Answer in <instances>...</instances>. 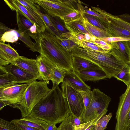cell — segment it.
<instances>
[{
	"mask_svg": "<svg viewBox=\"0 0 130 130\" xmlns=\"http://www.w3.org/2000/svg\"><path fill=\"white\" fill-rule=\"evenodd\" d=\"M30 115L48 123L55 124L70 115L68 103L58 85L53 84L50 91L37 104Z\"/></svg>",
	"mask_w": 130,
	"mask_h": 130,
	"instance_id": "1",
	"label": "cell"
},
{
	"mask_svg": "<svg viewBox=\"0 0 130 130\" xmlns=\"http://www.w3.org/2000/svg\"><path fill=\"white\" fill-rule=\"evenodd\" d=\"M58 37L46 30L37 33L34 39L38 52L56 67L74 71L73 56L60 44Z\"/></svg>",
	"mask_w": 130,
	"mask_h": 130,
	"instance_id": "2",
	"label": "cell"
},
{
	"mask_svg": "<svg viewBox=\"0 0 130 130\" xmlns=\"http://www.w3.org/2000/svg\"><path fill=\"white\" fill-rule=\"evenodd\" d=\"M71 52L73 56L83 58L98 65L109 78L114 77L126 64L110 51L102 53L86 47L76 45L72 47Z\"/></svg>",
	"mask_w": 130,
	"mask_h": 130,
	"instance_id": "3",
	"label": "cell"
},
{
	"mask_svg": "<svg viewBox=\"0 0 130 130\" xmlns=\"http://www.w3.org/2000/svg\"><path fill=\"white\" fill-rule=\"evenodd\" d=\"M51 89L43 80H36L29 84L24 93L21 104L18 108L21 111L22 118L30 115L34 107Z\"/></svg>",
	"mask_w": 130,
	"mask_h": 130,
	"instance_id": "4",
	"label": "cell"
},
{
	"mask_svg": "<svg viewBox=\"0 0 130 130\" xmlns=\"http://www.w3.org/2000/svg\"><path fill=\"white\" fill-rule=\"evenodd\" d=\"M48 14L61 18L84 9L80 1L76 0H31Z\"/></svg>",
	"mask_w": 130,
	"mask_h": 130,
	"instance_id": "5",
	"label": "cell"
},
{
	"mask_svg": "<svg viewBox=\"0 0 130 130\" xmlns=\"http://www.w3.org/2000/svg\"><path fill=\"white\" fill-rule=\"evenodd\" d=\"M92 91L93 95L91 103L81 116L85 122L93 120L103 112L107 111L111 100L109 96L99 89L94 88Z\"/></svg>",
	"mask_w": 130,
	"mask_h": 130,
	"instance_id": "6",
	"label": "cell"
},
{
	"mask_svg": "<svg viewBox=\"0 0 130 130\" xmlns=\"http://www.w3.org/2000/svg\"><path fill=\"white\" fill-rule=\"evenodd\" d=\"M29 84H15L0 88V110L7 105L18 109Z\"/></svg>",
	"mask_w": 130,
	"mask_h": 130,
	"instance_id": "7",
	"label": "cell"
},
{
	"mask_svg": "<svg viewBox=\"0 0 130 130\" xmlns=\"http://www.w3.org/2000/svg\"><path fill=\"white\" fill-rule=\"evenodd\" d=\"M62 91L68 104L70 114L82 116L85 110L83 99L79 92L67 85H62Z\"/></svg>",
	"mask_w": 130,
	"mask_h": 130,
	"instance_id": "8",
	"label": "cell"
},
{
	"mask_svg": "<svg viewBox=\"0 0 130 130\" xmlns=\"http://www.w3.org/2000/svg\"><path fill=\"white\" fill-rule=\"evenodd\" d=\"M130 109V84L120 98L116 113L117 122L115 130H122L127 115Z\"/></svg>",
	"mask_w": 130,
	"mask_h": 130,
	"instance_id": "9",
	"label": "cell"
},
{
	"mask_svg": "<svg viewBox=\"0 0 130 130\" xmlns=\"http://www.w3.org/2000/svg\"><path fill=\"white\" fill-rule=\"evenodd\" d=\"M6 72L14 78L17 84H29L39 78L12 64L6 67L1 66Z\"/></svg>",
	"mask_w": 130,
	"mask_h": 130,
	"instance_id": "10",
	"label": "cell"
},
{
	"mask_svg": "<svg viewBox=\"0 0 130 130\" xmlns=\"http://www.w3.org/2000/svg\"><path fill=\"white\" fill-rule=\"evenodd\" d=\"M14 1L19 13L30 21L33 24H36L37 33L45 30V24L38 12H37L25 8L18 0H14Z\"/></svg>",
	"mask_w": 130,
	"mask_h": 130,
	"instance_id": "11",
	"label": "cell"
},
{
	"mask_svg": "<svg viewBox=\"0 0 130 130\" xmlns=\"http://www.w3.org/2000/svg\"><path fill=\"white\" fill-rule=\"evenodd\" d=\"M37 64L40 75L39 80H43L47 84L51 80L53 70L56 66L43 56H37Z\"/></svg>",
	"mask_w": 130,
	"mask_h": 130,
	"instance_id": "12",
	"label": "cell"
},
{
	"mask_svg": "<svg viewBox=\"0 0 130 130\" xmlns=\"http://www.w3.org/2000/svg\"><path fill=\"white\" fill-rule=\"evenodd\" d=\"M62 85H67L79 92L91 91L90 86L87 85L74 71H66Z\"/></svg>",
	"mask_w": 130,
	"mask_h": 130,
	"instance_id": "13",
	"label": "cell"
},
{
	"mask_svg": "<svg viewBox=\"0 0 130 130\" xmlns=\"http://www.w3.org/2000/svg\"><path fill=\"white\" fill-rule=\"evenodd\" d=\"M20 56L9 43L0 42V66L6 67L18 59Z\"/></svg>",
	"mask_w": 130,
	"mask_h": 130,
	"instance_id": "14",
	"label": "cell"
},
{
	"mask_svg": "<svg viewBox=\"0 0 130 130\" xmlns=\"http://www.w3.org/2000/svg\"><path fill=\"white\" fill-rule=\"evenodd\" d=\"M110 51L126 64H130V47L128 41L111 43Z\"/></svg>",
	"mask_w": 130,
	"mask_h": 130,
	"instance_id": "15",
	"label": "cell"
},
{
	"mask_svg": "<svg viewBox=\"0 0 130 130\" xmlns=\"http://www.w3.org/2000/svg\"><path fill=\"white\" fill-rule=\"evenodd\" d=\"M11 64L39 77L40 79V76L36 59L28 58L23 56H20L18 59Z\"/></svg>",
	"mask_w": 130,
	"mask_h": 130,
	"instance_id": "16",
	"label": "cell"
},
{
	"mask_svg": "<svg viewBox=\"0 0 130 130\" xmlns=\"http://www.w3.org/2000/svg\"><path fill=\"white\" fill-rule=\"evenodd\" d=\"M76 72L84 82L88 81L94 82L108 78L106 74L103 71L101 70H89Z\"/></svg>",
	"mask_w": 130,
	"mask_h": 130,
	"instance_id": "17",
	"label": "cell"
},
{
	"mask_svg": "<svg viewBox=\"0 0 130 130\" xmlns=\"http://www.w3.org/2000/svg\"><path fill=\"white\" fill-rule=\"evenodd\" d=\"M73 63L74 71L76 72L89 70H102V69L96 64L80 57L73 56Z\"/></svg>",
	"mask_w": 130,
	"mask_h": 130,
	"instance_id": "18",
	"label": "cell"
},
{
	"mask_svg": "<svg viewBox=\"0 0 130 130\" xmlns=\"http://www.w3.org/2000/svg\"><path fill=\"white\" fill-rule=\"evenodd\" d=\"M94 11L102 14L108 20L130 32V23L119 18L118 15L111 14L99 7H92Z\"/></svg>",
	"mask_w": 130,
	"mask_h": 130,
	"instance_id": "19",
	"label": "cell"
},
{
	"mask_svg": "<svg viewBox=\"0 0 130 130\" xmlns=\"http://www.w3.org/2000/svg\"><path fill=\"white\" fill-rule=\"evenodd\" d=\"M64 23L66 28L69 31L84 35L88 34L90 36H93L85 27L84 23V17L83 15L76 19Z\"/></svg>",
	"mask_w": 130,
	"mask_h": 130,
	"instance_id": "20",
	"label": "cell"
},
{
	"mask_svg": "<svg viewBox=\"0 0 130 130\" xmlns=\"http://www.w3.org/2000/svg\"><path fill=\"white\" fill-rule=\"evenodd\" d=\"M15 120L17 122L27 126L43 130H46L48 123L30 115L21 119Z\"/></svg>",
	"mask_w": 130,
	"mask_h": 130,
	"instance_id": "21",
	"label": "cell"
},
{
	"mask_svg": "<svg viewBox=\"0 0 130 130\" xmlns=\"http://www.w3.org/2000/svg\"><path fill=\"white\" fill-rule=\"evenodd\" d=\"M105 26L107 29V31L110 37H121L130 38V32L110 20H108Z\"/></svg>",
	"mask_w": 130,
	"mask_h": 130,
	"instance_id": "22",
	"label": "cell"
},
{
	"mask_svg": "<svg viewBox=\"0 0 130 130\" xmlns=\"http://www.w3.org/2000/svg\"><path fill=\"white\" fill-rule=\"evenodd\" d=\"M84 23L85 28L92 36L98 38L110 37L107 31L92 25L84 18Z\"/></svg>",
	"mask_w": 130,
	"mask_h": 130,
	"instance_id": "23",
	"label": "cell"
},
{
	"mask_svg": "<svg viewBox=\"0 0 130 130\" xmlns=\"http://www.w3.org/2000/svg\"><path fill=\"white\" fill-rule=\"evenodd\" d=\"M17 84L15 80L10 73L6 72L0 66V88Z\"/></svg>",
	"mask_w": 130,
	"mask_h": 130,
	"instance_id": "24",
	"label": "cell"
},
{
	"mask_svg": "<svg viewBox=\"0 0 130 130\" xmlns=\"http://www.w3.org/2000/svg\"><path fill=\"white\" fill-rule=\"evenodd\" d=\"M16 12V18L18 30L27 34L29 29L34 24L26 18H25L18 11Z\"/></svg>",
	"mask_w": 130,
	"mask_h": 130,
	"instance_id": "25",
	"label": "cell"
},
{
	"mask_svg": "<svg viewBox=\"0 0 130 130\" xmlns=\"http://www.w3.org/2000/svg\"><path fill=\"white\" fill-rule=\"evenodd\" d=\"M15 30L17 34L19 39L23 42L30 50L33 52H38L35 43L32 41L28 34L18 29Z\"/></svg>",
	"mask_w": 130,
	"mask_h": 130,
	"instance_id": "26",
	"label": "cell"
},
{
	"mask_svg": "<svg viewBox=\"0 0 130 130\" xmlns=\"http://www.w3.org/2000/svg\"><path fill=\"white\" fill-rule=\"evenodd\" d=\"M39 8L38 6V11L45 23L46 26V30L57 37H61L57 29L51 21L48 14L42 12Z\"/></svg>",
	"mask_w": 130,
	"mask_h": 130,
	"instance_id": "27",
	"label": "cell"
},
{
	"mask_svg": "<svg viewBox=\"0 0 130 130\" xmlns=\"http://www.w3.org/2000/svg\"><path fill=\"white\" fill-rule=\"evenodd\" d=\"M114 77L124 83L127 86L130 84V64H126Z\"/></svg>",
	"mask_w": 130,
	"mask_h": 130,
	"instance_id": "28",
	"label": "cell"
},
{
	"mask_svg": "<svg viewBox=\"0 0 130 130\" xmlns=\"http://www.w3.org/2000/svg\"><path fill=\"white\" fill-rule=\"evenodd\" d=\"M48 14L51 21L57 29L61 38V35L62 34L69 32L66 27L64 22L61 18Z\"/></svg>",
	"mask_w": 130,
	"mask_h": 130,
	"instance_id": "29",
	"label": "cell"
},
{
	"mask_svg": "<svg viewBox=\"0 0 130 130\" xmlns=\"http://www.w3.org/2000/svg\"><path fill=\"white\" fill-rule=\"evenodd\" d=\"M66 70L64 69L55 67L53 70L51 80L53 84L58 85L62 83Z\"/></svg>",
	"mask_w": 130,
	"mask_h": 130,
	"instance_id": "30",
	"label": "cell"
},
{
	"mask_svg": "<svg viewBox=\"0 0 130 130\" xmlns=\"http://www.w3.org/2000/svg\"><path fill=\"white\" fill-rule=\"evenodd\" d=\"M19 39L18 34L15 29L5 32L0 37V42L5 43V42L13 43L17 41Z\"/></svg>",
	"mask_w": 130,
	"mask_h": 130,
	"instance_id": "31",
	"label": "cell"
},
{
	"mask_svg": "<svg viewBox=\"0 0 130 130\" xmlns=\"http://www.w3.org/2000/svg\"><path fill=\"white\" fill-rule=\"evenodd\" d=\"M112 116L111 112L101 117L94 124V130H105Z\"/></svg>",
	"mask_w": 130,
	"mask_h": 130,
	"instance_id": "32",
	"label": "cell"
},
{
	"mask_svg": "<svg viewBox=\"0 0 130 130\" xmlns=\"http://www.w3.org/2000/svg\"><path fill=\"white\" fill-rule=\"evenodd\" d=\"M82 15L83 17L92 25L107 31V28L93 16L86 13L84 11L82 13Z\"/></svg>",
	"mask_w": 130,
	"mask_h": 130,
	"instance_id": "33",
	"label": "cell"
},
{
	"mask_svg": "<svg viewBox=\"0 0 130 130\" xmlns=\"http://www.w3.org/2000/svg\"><path fill=\"white\" fill-rule=\"evenodd\" d=\"M104 111L100 114L93 120L77 126L73 125V130H85L91 125L94 124L101 117L104 116L107 112Z\"/></svg>",
	"mask_w": 130,
	"mask_h": 130,
	"instance_id": "34",
	"label": "cell"
},
{
	"mask_svg": "<svg viewBox=\"0 0 130 130\" xmlns=\"http://www.w3.org/2000/svg\"><path fill=\"white\" fill-rule=\"evenodd\" d=\"M0 130H23L11 121L0 119Z\"/></svg>",
	"mask_w": 130,
	"mask_h": 130,
	"instance_id": "35",
	"label": "cell"
},
{
	"mask_svg": "<svg viewBox=\"0 0 130 130\" xmlns=\"http://www.w3.org/2000/svg\"><path fill=\"white\" fill-rule=\"evenodd\" d=\"M84 9L82 10H79L72 12L68 15L60 18L63 20L64 22L66 23L79 18L82 17L84 11Z\"/></svg>",
	"mask_w": 130,
	"mask_h": 130,
	"instance_id": "36",
	"label": "cell"
},
{
	"mask_svg": "<svg viewBox=\"0 0 130 130\" xmlns=\"http://www.w3.org/2000/svg\"><path fill=\"white\" fill-rule=\"evenodd\" d=\"M73 125L70 115L62 122L56 130H73Z\"/></svg>",
	"mask_w": 130,
	"mask_h": 130,
	"instance_id": "37",
	"label": "cell"
},
{
	"mask_svg": "<svg viewBox=\"0 0 130 130\" xmlns=\"http://www.w3.org/2000/svg\"><path fill=\"white\" fill-rule=\"evenodd\" d=\"M82 97L85 110L88 107L91 102L92 97V91L88 92L83 91L80 92Z\"/></svg>",
	"mask_w": 130,
	"mask_h": 130,
	"instance_id": "38",
	"label": "cell"
},
{
	"mask_svg": "<svg viewBox=\"0 0 130 130\" xmlns=\"http://www.w3.org/2000/svg\"><path fill=\"white\" fill-rule=\"evenodd\" d=\"M58 38L61 45L69 52H71V49L72 47L73 46L77 45L70 39L59 37H58Z\"/></svg>",
	"mask_w": 130,
	"mask_h": 130,
	"instance_id": "39",
	"label": "cell"
},
{
	"mask_svg": "<svg viewBox=\"0 0 130 130\" xmlns=\"http://www.w3.org/2000/svg\"><path fill=\"white\" fill-rule=\"evenodd\" d=\"M22 5L26 8L38 12V6L31 0H18Z\"/></svg>",
	"mask_w": 130,
	"mask_h": 130,
	"instance_id": "40",
	"label": "cell"
},
{
	"mask_svg": "<svg viewBox=\"0 0 130 130\" xmlns=\"http://www.w3.org/2000/svg\"><path fill=\"white\" fill-rule=\"evenodd\" d=\"M96 39L103 41L110 44V43L113 42L130 41L129 38L121 37H108L103 38H98L96 37Z\"/></svg>",
	"mask_w": 130,
	"mask_h": 130,
	"instance_id": "41",
	"label": "cell"
},
{
	"mask_svg": "<svg viewBox=\"0 0 130 130\" xmlns=\"http://www.w3.org/2000/svg\"><path fill=\"white\" fill-rule=\"evenodd\" d=\"M11 121L23 130H43L25 125L17 122L15 119L12 120Z\"/></svg>",
	"mask_w": 130,
	"mask_h": 130,
	"instance_id": "42",
	"label": "cell"
},
{
	"mask_svg": "<svg viewBox=\"0 0 130 130\" xmlns=\"http://www.w3.org/2000/svg\"><path fill=\"white\" fill-rule=\"evenodd\" d=\"M71 119L73 125L77 126L85 123L83 120L82 117H77L70 114Z\"/></svg>",
	"mask_w": 130,
	"mask_h": 130,
	"instance_id": "43",
	"label": "cell"
},
{
	"mask_svg": "<svg viewBox=\"0 0 130 130\" xmlns=\"http://www.w3.org/2000/svg\"><path fill=\"white\" fill-rule=\"evenodd\" d=\"M4 1L12 10L18 11L14 0H4Z\"/></svg>",
	"mask_w": 130,
	"mask_h": 130,
	"instance_id": "44",
	"label": "cell"
},
{
	"mask_svg": "<svg viewBox=\"0 0 130 130\" xmlns=\"http://www.w3.org/2000/svg\"><path fill=\"white\" fill-rule=\"evenodd\" d=\"M11 29L7 27L3 23L0 22V36L1 37L3 34L6 32L10 31Z\"/></svg>",
	"mask_w": 130,
	"mask_h": 130,
	"instance_id": "45",
	"label": "cell"
},
{
	"mask_svg": "<svg viewBox=\"0 0 130 130\" xmlns=\"http://www.w3.org/2000/svg\"><path fill=\"white\" fill-rule=\"evenodd\" d=\"M28 31L27 33L28 35L30 36L31 34H34L37 33V28L36 25L34 24L30 27L28 29Z\"/></svg>",
	"mask_w": 130,
	"mask_h": 130,
	"instance_id": "46",
	"label": "cell"
},
{
	"mask_svg": "<svg viewBox=\"0 0 130 130\" xmlns=\"http://www.w3.org/2000/svg\"><path fill=\"white\" fill-rule=\"evenodd\" d=\"M118 16L121 19L130 23V14L126 13Z\"/></svg>",
	"mask_w": 130,
	"mask_h": 130,
	"instance_id": "47",
	"label": "cell"
},
{
	"mask_svg": "<svg viewBox=\"0 0 130 130\" xmlns=\"http://www.w3.org/2000/svg\"><path fill=\"white\" fill-rule=\"evenodd\" d=\"M93 42L100 45H110V44H108L103 41L97 39Z\"/></svg>",
	"mask_w": 130,
	"mask_h": 130,
	"instance_id": "48",
	"label": "cell"
},
{
	"mask_svg": "<svg viewBox=\"0 0 130 130\" xmlns=\"http://www.w3.org/2000/svg\"><path fill=\"white\" fill-rule=\"evenodd\" d=\"M54 124L48 123L46 130H56L57 128Z\"/></svg>",
	"mask_w": 130,
	"mask_h": 130,
	"instance_id": "49",
	"label": "cell"
},
{
	"mask_svg": "<svg viewBox=\"0 0 130 130\" xmlns=\"http://www.w3.org/2000/svg\"><path fill=\"white\" fill-rule=\"evenodd\" d=\"M130 121V109L128 113L125 122L123 125L122 129L126 127L128 124V123Z\"/></svg>",
	"mask_w": 130,
	"mask_h": 130,
	"instance_id": "50",
	"label": "cell"
},
{
	"mask_svg": "<svg viewBox=\"0 0 130 130\" xmlns=\"http://www.w3.org/2000/svg\"><path fill=\"white\" fill-rule=\"evenodd\" d=\"M85 36L86 40L90 42L91 36L88 34H85Z\"/></svg>",
	"mask_w": 130,
	"mask_h": 130,
	"instance_id": "51",
	"label": "cell"
},
{
	"mask_svg": "<svg viewBox=\"0 0 130 130\" xmlns=\"http://www.w3.org/2000/svg\"><path fill=\"white\" fill-rule=\"evenodd\" d=\"M122 130H130V121L127 125Z\"/></svg>",
	"mask_w": 130,
	"mask_h": 130,
	"instance_id": "52",
	"label": "cell"
},
{
	"mask_svg": "<svg viewBox=\"0 0 130 130\" xmlns=\"http://www.w3.org/2000/svg\"><path fill=\"white\" fill-rule=\"evenodd\" d=\"M96 39V37L94 36H91L90 42H93Z\"/></svg>",
	"mask_w": 130,
	"mask_h": 130,
	"instance_id": "53",
	"label": "cell"
},
{
	"mask_svg": "<svg viewBox=\"0 0 130 130\" xmlns=\"http://www.w3.org/2000/svg\"><path fill=\"white\" fill-rule=\"evenodd\" d=\"M94 124H92L88 128L85 129V130H92L94 128Z\"/></svg>",
	"mask_w": 130,
	"mask_h": 130,
	"instance_id": "54",
	"label": "cell"
},
{
	"mask_svg": "<svg viewBox=\"0 0 130 130\" xmlns=\"http://www.w3.org/2000/svg\"><path fill=\"white\" fill-rule=\"evenodd\" d=\"M128 42L130 47V41H128Z\"/></svg>",
	"mask_w": 130,
	"mask_h": 130,
	"instance_id": "55",
	"label": "cell"
},
{
	"mask_svg": "<svg viewBox=\"0 0 130 130\" xmlns=\"http://www.w3.org/2000/svg\"><path fill=\"white\" fill-rule=\"evenodd\" d=\"M92 130H94V128Z\"/></svg>",
	"mask_w": 130,
	"mask_h": 130,
	"instance_id": "56",
	"label": "cell"
}]
</instances>
